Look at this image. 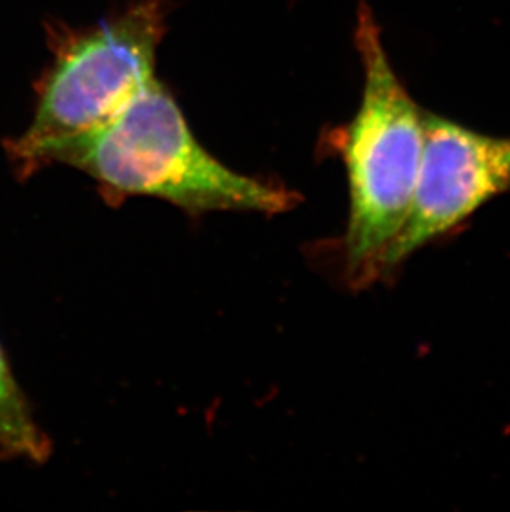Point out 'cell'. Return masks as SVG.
<instances>
[{
  "label": "cell",
  "instance_id": "6da1fadb",
  "mask_svg": "<svg viewBox=\"0 0 510 512\" xmlns=\"http://www.w3.org/2000/svg\"><path fill=\"white\" fill-rule=\"evenodd\" d=\"M53 163L92 176L108 199L153 196L193 214H279L297 201L294 191L237 173L211 155L158 78L108 123L62 146Z\"/></svg>",
  "mask_w": 510,
  "mask_h": 512
},
{
  "label": "cell",
  "instance_id": "7a4b0ae2",
  "mask_svg": "<svg viewBox=\"0 0 510 512\" xmlns=\"http://www.w3.org/2000/svg\"><path fill=\"white\" fill-rule=\"evenodd\" d=\"M355 44L363 65L360 107L338 131L347 170L350 213L343 236L348 284L381 279V261L408 216L426 136V110L409 95L366 5L358 10Z\"/></svg>",
  "mask_w": 510,
  "mask_h": 512
},
{
  "label": "cell",
  "instance_id": "3957f363",
  "mask_svg": "<svg viewBox=\"0 0 510 512\" xmlns=\"http://www.w3.org/2000/svg\"><path fill=\"white\" fill-rule=\"evenodd\" d=\"M166 32L163 0H140L88 29L50 32L52 62L35 87L34 118L5 151L20 179L62 146L105 125L154 80Z\"/></svg>",
  "mask_w": 510,
  "mask_h": 512
},
{
  "label": "cell",
  "instance_id": "277c9868",
  "mask_svg": "<svg viewBox=\"0 0 510 512\" xmlns=\"http://www.w3.org/2000/svg\"><path fill=\"white\" fill-rule=\"evenodd\" d=\"M507 191L510 136L486 135L426 113L418 183L405 223L381 261V279Z\"/></svg>",
  "mask_w": 510,
  "mask_h": 512
},
{
  "label": "cell",
  "instance_id": "5b68a950",
  "mask_svg": "<svg viewBox=\"0 0 510 512\" xmlns=\"http://www.w3.org/2000/svg\"><path fill=\"white\" fill-rule=\"evenodd\" d=\"M50 451V440L37 425L0 345V458L40 464L49 459Z\"/></svg>",
  "mask_w": 510,
  "mask_h": 512
}]
</instances>
